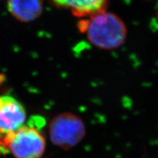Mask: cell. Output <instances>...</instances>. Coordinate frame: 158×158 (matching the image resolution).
<instances>
[{"label": "cell", "instance_id": "cell-1", "mask_svg": "<svg viewBox=\"0 0 158 158\" xmlns=\"http://www.w3.org/2000/svg\"><path fill=\"white\" fill-rule=\"evenodd\" d=\"M87 38L96 47L106 50L117 48L127 37V27L118 15L106 10L90 16Z\"/></svg>", "mask_w": 158, "mask_h": 158}, {"label": "cell", "instance_id": "cell-2", "mask_svg": "<svg viewBox=\"0 0 158 158\" xmlns=\"http://www.w3.org/2000/svg\"><path fill=\"white\" fill-rule=\"evenodd\" d=\"M1 141L15 158H41L46 146L44 136L32 126H22L3 135Z\"/></svg>", "mask_w": 158, "mask_h": 158}, {"label": "cell", "instance_id": "cell-3", "mask_svg": "<svg viewBox=\"0 0 158 158\" xmlns=\"http://www.w3.org/2000/svg\"><path fill=\"white\" fill-rule=\"evenodd\" d=\"M85 135L86 127L83 120L70 112L54 116L49 124L51 141L64 150H69L78 145Z\"/></svg>", "mask_w": 158, "mask_h": 158}, {"label": "cell", "instance_id": "cell-4", "mask_svg": "<svg viewBox=\"0 0 158 158\" xmlns=\"http://www.w3.org/2000/svg\"><path fill=\"white\" fill-rule=\"evenodd\" d=\"M26 119L27 112L19 100L11 96H0V135L16 131Z\"/></svg>", "mask_w": 158, "mask_h": 158}, {"label": "cell", "instance_id": "cell-5", "mask_svg": "<svg viewBox=\"0 0 158 158\" xmlns=\"http://www.w3.org/2000/svg\"><path fill=\"white\" fill-rule=\"evenodd\" d=\"M53 5L58 7L70 9L76 17L92 16L105 11L108 0H50Z\"/></svg>", "mask_w": 158, "mask_h": 158}, {"label": "cell", "instance_id": "cell-6", "mask_svg": "<svg viewBox=\"0 0 158 158\" xmlns=\"http://www.w3.org/2000/svg\"><path fill=\"white\" fill-rule=\"evenodd\" d=\"M44 0H8L9 11L21 22H30L43 12Z\"/></svg>", "mask_w": 158, "mask_h": 158}, {"label": "cell", "instance_id": "cell-7", "mask_svg": "<svg viewBox=\"0 0 158 158\" xmlns=\"http://www.w3.org/2000/svg\"><path fill=\"white\" fill-rule=\"evenodd\" d=\"M89 26V20L88 19H82L78 21V30L81 33L86 32L88 29Z\"/></svg>", "mask_w": 158, "mask_h": 158}, {"label": "cell", "instance_id": "cell-8", "mask_svg": "<svg viewBox=\"0 0 158 158\" xmlns=\"http://www.w3.org/2000/svg\"><path fill=\"white\" fill-rule=\"evenodd\" d=\"M3 149H5V148H4L3 144H2V143L1 140H0V154H1L2 152Z\"/></svg>", "mask_w": 158, "mask_h": 158}, {"label": "cell", "instance_id": "cell-9", "mask_svg": "<svg viewBox=\"0 0 158 158\" xmlns=\"http://www.w3.org/2000/svg\"><path fill=\"white\" fill-rule=\"evenodd\" d=\"M157 15H158V13H157Z\"/></svg>", "mask_w": 158, "mask_h": 158}]
</instances>
